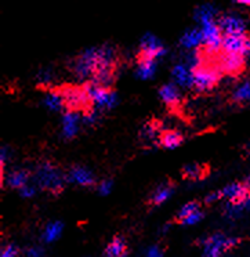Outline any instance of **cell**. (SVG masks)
<instances>
[{"label": "cell", "mask_w": 250, "mask_h": 257, "mask_svg": "<svg viewBox=\"0 0 250 257\" xmlns=\"http://www.w3.org/2000/svg\"><path fill=\"white\" fill-rule=\"evenodd\" d=\"M62 100H64V106L68 111L78 112L79 109H91V101L87 94V91L82 87H76V86H65L60 90Z\"/></svg>", "instance_id": "6da1fadb"}, {"label": "cell", "mask_w": 250, "mask_h": 257, "mask_svg": "<svg viewBox=\"0 0 250 257\" xmlns=\"http://www.w3.org/2000/svg\"><path fill=\"white\" fill-rule=\"evenodd\" d=\"M36 177H38V183L42 188L51 191L54 194L61 192L64 188V176L51 163H43L38 170Z\"/></svg>", "instance_id": "7a4b0ae2"}, {"label": "cell", "mask_w": 250, "mask_h": 257, "mask_svg": "<svg viewBox=\"0 0 250 257\" xmlns=\"http://www.w3.org/2000/svg\"><path fill=\"white\" fill-rule=\"evenodd\" d=\"M238 238H229L222 234H214L203 240V257H222L225 251L238 245Z\"/></svg>", "instance_id": "3957f363"}, {"label": "cell", "mask_w": 250, "mask_h": 257, "mask_svg": "<svg viewBox=\"0 0 250 257\" xmlns=\"http://www.w3.org/2000/svg\"><path fill=\"white\" fill-rule=\"evenodd\" d=\"M84 89L87 91L93 105L100 108H112L116 104V94L109 87H102L94 83H86Z\"/></svg>", "instance_id": "277c9868"}, {"label": "cell", "mask_w": 250, "mask_h": 257, "mask_svg": "<svg viewBox=\"0 0 250 257\" xmlns=\"http://www.w3.org/2000/svg\"><path fill=\"white\" fill-rule=\"evenodd\" d=\"M220 80V72L210 67L196 68L194 71V89L199 93L211 90Z\"/></svg>", "instance_id": "5b68a950"}, {"label": "cell", "mask_w": 250, "mask_h": 257, "mask_svg": "<svg viewBox=\"0 0 250 257\" xmlns=\"http://www.w3.org/2000/svg\"><path fill=\"white\" fill-rule=\"evenodd\" d=\"M221 49L227 54L246 57L250 54V35H227L222 39Z\"/></svg>", "instance_id": "8992f818"}, {"label": "cell", "mask_w": 250, "mask_h": 257, "mask_svg": "<svg viewBox=\"0 0 250 257\" xmlns=\"http://www.w3.org/2000/svg\"><path fill=\"white\" fill-rule=\"evenodd\" d=\"M202 35H203V46L207 53H214L221 49L222 35L221 29L217 25L216 21H206L202 24Z\"/></svg>", "instance_id": "52a82bcc"}, {"label": "cell", "mask_w": 250, "mask_h": 257, "mask_svg": "<svg viewBox=\"0 0 250 257\" xmlns=\"http://www.w3.org/2000/svg\"><path fill=\"white\" fill-rule=\"evenodd\" d=\"M166 53L165 47L161 45V42L156 39L154 35H145L141 40V47H140L139 60H154L158 57L163 56Z\"/></svg>", "instance_id": "ba28073f"}, {"label": "cell", "mask_w": 250, "mask_h": 257, "mask_svg": "<svg viewBox=\"0 0 250 257\" xmlns=\"http://www.w3.org/2000/svg\"><path fill=\"white\" fill-rule=\"evenodd\" d=\"M218 192H220L221 198H227L229 203H232V205L243 206L244 203L250 199V190L246 185L240 184V183L227 185Z\"/></svg>", "instance_id": "9c48e42d"}, {"label": "cell", "mask_w": 250, "mask_h": 257, "mask_svg": "<svg viewBox=\"0 0 250 257\" xmlns=\"http://www.w3.org/2000/svg\"><path fill=\"white\" fill-rule=\"evenodd\" d=\"M217 25L220 27L224 36H227V35L246 34V25H244L243 20L239 18L238 16H233V14L222 16V17L218 20Z\"/></svg>", "instance_id": "30bf717a"}, {"label": "cell", "mask_w": 250, "mask_h": 257, "mask_svg": "<svg viewBox=\"0 0 250 257\" xmlns=\"http://www.w3.org/2000/svg\"><path fill=\"white\" fill-rule=\"evenodd\" d=\"M244 65V57L238 56V54H227L224 53L220 60V71L225 73H235L240 72L243 69Z\"/></svg>", "instance_id": "8fae6325"}, {"label": "cell", "mask_w": 250, "mask_h": 257, "mask_svg": "<svg viewBox=\"0 0 250 257\" xmlns=\"http://www.w3.org/2000/svg\"><path fill=\"white\" fill-rule=\"evenodd\" d=\"M173 78L181 87H194V71L184 64H178L173 68Z\"/></svg>", "instance_id": "7c38bea8"}, {"label": "cell", "mask_w": 250, "mask_h": 257, "mask_svg": "<svg viewBox=\"0 0 250 257\" xmlns=\"http://www.w3.org/2000/svg\"><path fill=\"white\" fill-rule=\"evenodd\" d=\"M79 113L68 111L62 119V133L67 139H72L79 130Z\"/></svg>", "instance_id": "4fadbf2b"}, {"label": "cell", "mask_w": 250, "mask_h": 257, "mask_svg": "<svg viewBox=\"0 0 250 257\" xmlns=\"http://www.w3.org/2000/svg\"><path fill=\"white\" fill-rule=\"evenodd\" d=\"M68 179L80 185H93L95 183L94 176L90 173L87 169L80 168V166H75L71 169Z\"/></svg>", "instance_id": "5bb4252c"}, {"label": "cell", "mask_w": 250, "mask_h": 257, "mask_svg": "<svg viewBox=\"0 0 250 257\" xmlns=\"http://www.w3.org/2000/svg\"><path fill=\"white\" fill-rule=\"evenodd\" d=\"M183 135L176 132V130H166L159 136V144L163 148H167V150H173V148L180 147L183 144Z\"/></svg>", "instance_id": "9a60e30c"}, {"label": "cell", "mask_w": 250, "mask_h": 257, "mask_svg": "<svg viewBox=\"0 0 250 257\" xmlns=\"http://www.w3.org/2000/svg\"><path fill=\"white\" fill-rule=\"evenodd\" d=\"M159 95H161L162 101L170 106L177 105L178 101H180V93H178V89L176 84H163L159 89Z\"/></svg>", "instance_id": "2e32d148"}, {"label": "cell", "mask_w": 250, "mask_h": 257, "mask_svg": "<svg viewBox=\"0 0 250 257\" xmlns=\"http://www.w3.org/2000/svg\"><path fill=\"white\" fill-rule=\"evenodd\" d=\"M207 168L205 165L200 163H192V165H187L183 168V177L187 180H200L207 176Z\"/></svg>", "instance_id": "e0dca14e"}, {"label": "cell", "mask_w": 250, "mask_h": 257, "mask_svg": "<svg viewBox=\"0 0 250 257\" xmlns=\"http://www.w3.org/2000/svg\"><path fill=\"white\" fill-rule=\"evenodd\" d=\"M181 46L185 47V49H195L198 47L200 43H203V35H202V31L200 29H191V31H187L185 34L183 35L181 38Z\"/></svg>", "instance_id": "ac0fdd59"}, {"label": "cell", "mask_w": 250, "mask_h": 257, "mask_svg": "<svg viewBox=\"0 0 250 257\" xmlns=\"http://www.w3.org/2000/svg\"><path fill=\"white\" fill-rule=\"evenodd\" d=\"M124 251H126V242L120 236H116L106 246L105 257H123Z\"/></svg>", "instance_id": "d6986e66"}, {"label": "cell", "mask_w": 250, "mask_h": 257, "mask_svg": "<svg viewBox=\"0 0 250 257\" xmlns=\"http://www.w3.org/2000/svg\"><path fill=\"white\" fill-rule=\"evenodd\" d=\"M173 194V185L172 184H163L161 187H158L155 192L151 196V203L152 205H161L163 202L170 198Z\"/></svg>", "instance_id": "ffe728a7"}, {"label": "cell", "mask_w": 250, "mask_h": 257, "mask_svg": "<svg viewBox=\"0 0 250 257\" xmlns=\"http://www.w3.org/2000/svg\"><path fill=\"white\" fill-rule=\"evenodd\" d=\"M156 65L154 60H139L137 76L141 79H150L155 73Z\"/></svg>", "instance_id": "44dd1931"}, {"label": "cell", "mask_w": 250, "mask_h": 257, "mask_svg": "<svg viewBox=\"0 0 250 257\" xmlns=\"http://www.w3.org/2000/svg\"><path fill=\"white\" fill-rule=\"evenodd\" d=\"M27 181H28V173L25 172V170H16V172H13L9 176V179H7V184L13 187V188H24L27 184Z\"/></svg>", "instance_id": "7402d4cb"}, {"label": "cell", "mask_w": 250, "mask_h": 257, "mask_svg": "<svg viewBox=\"0 0 250 257\" xmlns=\"http://www.w3.org/2000/svg\"><path fill=\"white\" fill-rule=\"evenodd\" d=\"M46 106L51 109V111H61L64 108V100H62L60 91H56V93H50L47 94L45 100Z\"/></svg>", "instance_id": "603a6c76"}, {"label": "cell", "mask_w": 250, "mask_h": 257, "mask_svg": "<svg viewBox=\"0 0 250 257\" xmlns=\"http://www.w3.org/2000/svg\"><path fill=\"white\" fill-rule=\"evenodd\" d=\"M62 232V224L56 221V223H51L49 224L47 227H46L45 232H43V239L46 242H53V240H56Z\"/></svg>", "instance_id": "cb8c5ba5"}, {"label": "cell", "mask_w": 250, "mask_h": 257, "mask_svg": "<svg viewBox=\"0 0 250 257\" xmlns=\"http://www.w3.org/2000/svg\"><path fill=\"white\" fill-rule=\"evenodd\" d=\"M232 98L235 102H246V101H250V80L242 83L238 89L235 90Z\"/></svg>", "instance_id": "d4e9b609"}, {"label": "cell", "mask_w": 250, "mask_h": 257, "mask_svg": "<svg viewBox=\"0 0 250 257\" xmlns=\"http://www.w3.org/2000/svg\"><path fill=\"white\" fill-rule=\"evenodd\" d=\"M214 14H216L214 7L202 6L196 10L195 17H196V20H198L200 24H203L206 23V21H214Z\"/></svg>", "instance_id": "484cf974"}, {"label": "cell", "mask_w": 250, "mask_h": 257, "mask_svg": "<svg viewBox=\"0 0 250 257\" xmlns=\"http://www.w3.org/2000/svg\"><path fill=\"white\" fill-rule=\"evenodd\" d=\"M198 210H199V203H198V202H189L187 205H184L183 209H181L180 213L177 214V221L183 224L191 214H194V213L198 212Z\"/></svg>", "instance_id": "4316f807"}, {"label": "cell", "mask_w": 250, "mask_h": 257, "mask_svg": "<svg viewBox=\"0 0 250 257\" xmlns=\"http://www.w3.org/2000/svg\"><path fill=\"white\" fill-rule=\"evenodd\" d=\"M18 253H20V250H18L17 246L7 245L2 249L0 257H18Z\"/></svg>", "instance_id": "83f0119b"}, {"label": "cell", "mask_w": 250, "mask_h": 257, "mask_svg": "<svg viewBox=\"0 0 250 257\" xmlns=\"http://www.w3.org/2000/svg\"><path fill=\"white\" fill-rule=\"evenodd\" d=\"M202 218H203V213L200 212V210H198V212H195L194 214H191L183 224H185V225H192V224H196L198 221H200Z\"/></svg>", "instance_id": "f1b7e54d"}, {"label": "cell", "mask_w": 250, "mask_h": 257, "mask_svg": "<svg viewBox=\"0 0 250 257\" xmlns=\"http://www.w3.org/2000/svg\"><path fill=\"white\" fill-rule=\"evenodd\" d=\"M112 190V181L111 180H105L98 185V191H100L101 195H108Z\"/></svg>", "instance_id": "f546056e"}, {"label": "cell", "mask_w": 250, "mask_h": 257, "mask_svg": "<svg viewBox=\"0 0 250 257\" xmlns=\"http://www.w3.org/2000/svg\"><path fill=\"white\" fill-rule=\"evenodd\" d=\"M163 256V250L159 246H151L148 251H147V257H162Z\"/></svg>", "instance_id": "4dcf8cb0"}, {"label": "cell", "mask_w": 250, "mask_h": 257, "mask_svg": "<svg viewBox=\"0 0 250 257\" xmlns=\"http://www.w3.org/2000/svg\"><path fill=\"white\" fill-rule=\"evenodd\" d=\"M28 256L29 257H40L43 254V250H42V247H38V246H34V247H31L28 249Z\"/></svg>", "instance_id": "1f68e13d"}, {"label": "cell", "mask_w": 250, "mask_h": 257, "mask_svg": "<svg viewBox=\"0 0 250 257\" xmlns=\"http://www.w3.org/2000/svg\"><path fill=\"white\" fill-rule=\"evenodd\" d=\"M20 192H21V195L23 196H27V198H29V196H32L35 194V188L34 187H31V185H25L24 188H21V190H20Z\"/></svg>", "instance_id": "d6a6232c"}, {"label": "cell", "mask_w": 250, "mask_h": 257, "mask_svg": "<svg viewBox=\"0 0 250 257\" xmlns=\"http://www.w3.org/2000/svg\"><path fill=\"white\" fill-rule=\"evenodd\" d=\"M240 5H244V6H250V2L249 0H242V2H239Z\"/></svg>", "instance_id": "836d02e7"}, {"label": "cell", "mask_w": 250, "mask_h": 257, "mask_svg": "<svg viewBox=\"0 0 250 257\" xmlns=\"http://www.w3.org/2000/svg\"><path fill=\"white\" fill-rule=\"evenodd\" d=\"M244 185H246V187L250 190V176L246 179V181H244Z\"/></svg>", "instance_id": "e575fe53"}, {"label": "cell", "mask_w": 250, "mask_h": 257, "mask_svg": "<svg viewBox=\"0 0 250 257\" xmlns=\"http://www.w3.org/2000/svg\"><path fill=\"white\" fill-rule=\"evenodd\" d=\"M247 150H249V152H250V146H249V148H247Z\"/></svg>", "instance_id": "d590c367"}, {"label": "cell", "mask_w": 250, "mask_h": 257, "mask_svg": "<svg viewBox=\"0 0 250 257\" xmlns=\"http://www.w3.org/2000/svg\"><path fill=\"white\" fill-rule=\"evenodd\" d=\"M123 257H126V256H123Z\"/></svg>", "instance_id": "8d00e7d4"}]
</instances>
